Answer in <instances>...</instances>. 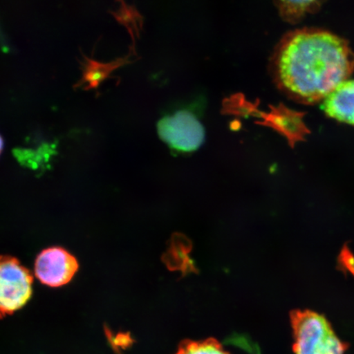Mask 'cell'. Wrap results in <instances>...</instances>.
I'll return each mask as SVG.
<instances>
[{
  "instance_id": "cell-1",
  "label": "cell",
  "mask_w": 354,
  "mask_h": 354,
  "mask_svg": "<svg viewBox=\"0 0 354 354\" xmlns=\"http://www.w3.org/2000/svg\"><path fill=\"white\" fill-rule=\"evenodd\" d=\"M270 70L276 85L288 97L313 104L351 77L354 53L346 39L329 30H295L278 44Z\"/></svg>"
},
{
  "instance_id": "cell-2",
  "label": "cell",
  "mask_w": 354,
  "mask_h": 354,
  "mask_svg": "<svg viewBox=\"0 0 354 354\" xmlns=\"http://www.w3.org/2000/svg\"><path fill=\"white\" fill-rule=\"evenodd\" d=\"M295 354H344L348 345L342 342L322 314L295 310L290 314Z\"/></svg>"
},
{
  "instance_id": "cell-3",
  "label": "cell",
  "mask_w": 354,
  "mask_h": 354,
  "mask_svg": "<svg viewBox=\"0 0 354 354\" xmlns=\"http://www.w3.org/2000/svg\"><path fill=\"white\" fill-rule=\"evenodd\" d=\"M33 277L19 260L0 256V319L24 308L32 296Z\"/></svg>"
},
{
  "instance_id": "cell-4",
  "label": "cell",
  "mask_w": 354,
  "mask_h": 354,
  "mask_svg": "<svg viewBox=\"0 0 354 354\" xmlns=\"http://www.w3.org/2000/svg\"><path fill=\"white\" fill-rule=\"evenodd\" d=\"M160 138L179 152L196 151L205 141V131L201 122L189 111H178L158 123Z\"/></svg>"
},
{
  "instance_id": "cell-5",
  "label": "cell",
  "mask_w": 354,
  "mask_h": 354,
  "mask_svg": "<svg viewBox=\"0 0 354 354\" xmlns=\"http://www.w3.org/2000/svg\"><path fill=\"white\" fill-rule=\"evenodd\" d=\"M79 269L78 261L64 248H48L39 254L35 263V274L42 284L60 287L68 284Z\"/></svg>"
},
{
  "instance_id": "cell-6",
  "label": "cell",
  "mask_w": 354,
  "mask_h": 354,
  "mask_svg": "<svg viewBox=\"0 0 354 354\" xmlns=\"http://www.w3.org/2000/svg\"><path fill=\"white\" fill-rule=\"evenodd\" d=\"M327 117L354 126V79H348L322 100Z\"/></svg>"
},
{
  "instance_id": "cell-7",
  "label": "cell",
  "mask_w": 354,
  "mask_h": 354,
  "mask_svg": "<svg viewBox=\"0 0 354 354\" xmlns=\"http://www.w3.org/2000/svg\"><path fill=\"white\" fill-rule=\"evenodd\" d=\"M126 64V59H118L112 63L103 64L94 59L84 57L82 64V77L75 87L85 86L84 90L88 91L91 88H99L100 84L110 77L113 71L120 68Z\"/></svg>"
},
{
  "instance_id": "cell-8",
  "label": "cell",
  "mask_w": 354,
  "mask_h": 354,
  "mask_svg": "<svg viewBox=\"0 0 354 354\" xmlns=\"http://www.w3.org/2000/svg\"><path fill=\"white\" fill-rule=\"evenodd\" d=\"M277 7L282 19L297 24L307 13H314L320 10V1H281L277 2Z\"/></svg>"
},
{
  "instance_id": "cell-9",
  "label": "cell",
  "mask_w": 354,
  "mask_h": 354,
  "mask_svg": "<svg viewBox=\"0 0 354 354\" xmlns=\"http://www.w3.org/2000/svg\"><path fill=\"white\" fill-rule=\"evenodd\" d=\"M176 354H230L218 340L209 339L202 342H184Z\"/></svg>"
},
{
  "instance_id": "cell-10",
  "label": "cell",
  "mask_w": 354,
  "mask_h": 354,
  "mask_svg": "<svg viewBox=\"0 0 354 354\" xmlns=\"http://www.w3.org/2000/svg\"><path fill=\"white\" fill-rule=\"evenodd\" d=\"M3 148V140L1 136H0V154H1V153H2Z\"/></svg>"
}]
</instances>
